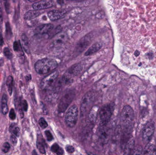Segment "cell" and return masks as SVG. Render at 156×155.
Masks as SVG:
<instances>
[{"label":"cell","instance_id":"6da1fadb","mask_svg":"<svg viewBox=\"0 0 156 155\" xmlns=\"http://www.w3.org/2000/svg\"><path fill=\"white\" fill-rule=\"evenodd\" d=\"M57 62L55 60L44 58L38 61L35 65V69L37 73L46 74L53 71L57 67Z\"/></svg>","mask_w":156,"mask_h":155},{"label":"cell","instance_id":"7a4b0ae2","mask_svg":"<svg viewBox=\"0 0 156 155\" xmlns=\"http://www.w3.org/2000/svg\"><path fill=\"white\" fill-rule=\"evenodd\" d=\"M115 104L113 102L108 103L101 107L99 112V117L101 124L106 126L110 120L115 108Z\"/></svg>","mask_w":156,"mask_h":155},{"label":"cell","instance_id":"3957f363","mask_svg":"<svg viewBox=\"0 0 156 155\" xmlns=\"http://www.w3.org/2000/svg\"><path fill=\"white\" fill-rule=\"evenodd\" d=\"M78 118V109L76 105H73L68 110L65 115V121L69 127L72 128L76 124Z\"/></svg>","mask_w":156,"mask_h":155},{"label":"cell","instance_id":"277c9868","mask_svg":"<svg viewBox=\"0 0 156 155\" xmlns=\"http://www.w3.org/2000/svg\"><path fill=\"white\" fill-rule=\"evenodd\" d=\"M75 97V93L72 91L66 92L60 100L58 106V111L59 113L65 111L68 106L71 104Z\"/></svg>","mask_w":156,"mask_h":155},{"label":"cell","instance_id":"5b68a950","mask_svg":"<svg viewBox=\"0 0 156 155\" xmlns=\"http://www.w3.org/2000/svg\"><path fill=\"white\" fill-rule=\"evenodd\" d=\"M134 118V112L132 108L127 105L124 107L121 114V121L124 127L132 126Z\"/></svg>","mask_w":156,"mask_h":155},{"label":"cell","instance_id":"8992f818","mask_svg":"<svg viewBox=\"0 0 156 155\" xmlns=\"http://www.w3.org/2000/svg\"><path fill=\"white\" fill-rule=\"evenodd\" d=\"M95 97V93L92 91H89L85 94L82 99L80 107V113L81 115L83 116L85 114L88 107L93 103Z\"/></svg>","mask_w":156,"mask_h":155},{"label":"cell","instance_id":"52a82bcc","mask_svg":"<svg viewBox=\"0 0 156 155\" xmlns=\"http://www.w3.org/2000/svg\"><path fill=\"white\" fill-rule=\"evenodd\" d=\"M58 76V72L57 71H54L44 78L41 81V88L43 90H47L50 88L54 86Z\"/></svg>","mask_w":156,"mask_h":155},{"label":"cell","instance_id":"ba28073f","mask_svg":"<svg viewBox=\"0 0 156 155\" xmlns=\"http://www.w3.org/2000/svg\"><path fill=\"white\" fill-rule=\"evenodd\" d=\"M154 124L153 122H148L144 127L142 131V139L145 143L150 141L154 132Z\"/></svg>","mask_w":156,"mask_h":155},{"label":"cell","instance_id":"9c48e42d","mask_svg":"<svg viewBox=\"0 0 156 155\" xmlns=\"http://www.w3.org/2000/svg\"><path fill=\"white\" fill-rule=\"evenodd\" d=\"M54 4L53 0H41L34 3L33 8L35 10H41L51 8Z\"/></svg>","mask_w":156,"mask_h":155},{"label":"cell","instance_id":"30bf717a","mask_svg":"<svg viewBox=\"0 0 156 155\" xmlns=\"http://www.w3.org/2000/svg\"><path fill=\"white\" fill-rule=\"evenodd\" d=\"M66 13V11L65 10H54L49 12L47 15L51 21H54L64 18L65 17Z\"/></svg>","mask_w":156,"mask_h":155},{"label":"cell","instance_id":"8fae6325","mask_svg":"<svg viewBox=\"0 0 156 155\" xmlns=\"http://www.w3.org/2000/svg\"><path fill=\"white\" fill-rule=\"evenodd\" d=\"M82 68L79 64H76L74 65L70 68L67 71L66 74L64 76V80L66 81L68 80L71 77L76 76L78 74H79V72L81 71Z\"/></svg>","mask_w":156,"mask_h":155},{"label":"cell","instance_id":"7c38bea8","mask_svg":"<svg viewBox=\"0 0 156 155\" xmlns=\"http://www.w3.org/2000/svg\"><path fill=\"white\" fill-rule=\"evenodd\" d=\"M54 26L51 24H43L37 27L35 30V32L37 34H46L53 30Z\"/></svg>","mask_w":156,"mask_h":155},{"label":"cell","instance_id":"4fadbf2b","mask_svg":"<svg viewBox=\"0 0 156 155\" xmlns=\"http://www.w3.org/2000/svg\"><path fill=\"white\" fill-rule=\"evenodd\" d=\"M135 148V140L133 137H130L123 147L124 154H130L133 152Z\"/></svg>","mask_w":156,"mask_h":155},{"label":"cell","instance_id":"5bb4252c","mask_svg":"<svg viewBox=\"0 0 156 155\" xmlns=\"http://www.w3.org/2000/svg\"><path fill=\"white\" fill-rule=\"evenodd\" d=\"M102 47V44L99 43H96L93 44L88 49L86 52L85 53V55L86 56H90L94 53L97 52Z\"/></svg>","mask_w":156,"mask_h":155},{"label":"cell","instance_id":"9a60e30c","mask_svg":"<svg viewBox=\"0 0 156 155\" xmlns=\"http://www.w3.org/2000/svg\"><path fill=\"white\" fill-rule=\"evenodd\" d=\"M40 12L39 10L30 11L27 12L25 13L24 15V19L26 20H30L33 19L38 17L40 15Z\"/></svg>","mask_w":156,"mask_h":155},{"label":"cell","instance_id":"2e32d148","mask_svg":"<svg viewBox=\"0 0 156 155\" xmlns=\"http://www.w3.org/2000/svg\"><path fill=\"white\" fill-rule=\"evenodd\" d=\"M144 155H156V147L153 144L147 143L143 150Z\"/></svg>","mask_w":156,"mask_h":155},{"label":"cell","instance_id":"e0dca14e","mask_svg":"<svg viewBox=\"0 0 156 155\" xmlns=\"http://www.w3.org/2000/svg\"><path fill=\"white\" fill-rule=\"evenodd\" d=\"M98 110V108L97 107L95 106L94 107L92 108L89 111L88 120H89L90 123H94L95 122L96 119L97 118Z\"/></svg>","mask_w":156,"mask_h":155},{"label":"cell","instance_id":"ac0fdd59","mask_svg":"<svg viewBox=\"0 0 156 155\" xmlns=\"http://www.w3.org/2000/svg\"><path fill=\"white\" fill-rule=\"evenodd\" d=\"M2 111L4 115H6L8 111V107L7 106V96L5 94H3L2 98Z\"/></svg>","mask_w":156,"mask_h":155},{"label":"cell","instance_id":"d6986e66","mask_svg":"<svg viewBox=\"0 0 156 155\" xmlns=\"http://www.w3.org/2000/svg\"><path fill=\"white\" fill-rule=\"evenodd\" d=\"M44 144V140H43L42 137H38L37 138V142H36V147L40 153L42 154H45L46 152Z\"/></svg>","mask_w":156,"mask_h":155},{"label":"cell","instance_id":"ffe728a7","mask_svg":"<svg viewBox=\"0 0 156 155\" xmlns=\"http://www.w3.org/2000/svg\"><path fill=\"white\" fill-rule=\"evenodd\" d=\"M22 43L25 51L26 53H29V41L28 38L25 34H23L21 37Z\"/></svg>","mask_w":156,"mask_h":155},{"label":"cell","instance_id":"44dd1931","mask_svg":"<svg viewBox=\"0 0 156 155\" xmlns=\"http://www.w3.org/2000/svg\"><path fill=\"white\" fill-rule=\"evenodd\" d=\"M13 82V78L11 76H8L6 80V85H7V89L10 96H11L12 93Z\"/></svg>","mask_w":156,"mask_h":155},{"label":"cell","instance_id":"7402d4cb","mask_svg":"<svg viewBox=\"0 0 156 155\" xmlns=\"http://www.w3.org/2000/svg\"><path fill=\"white\" fill-rule=\"evenodd\" d=\"M51 150L53 152H54L57 155H63L64 154V150H63V149L60 147L56 143H54L52 146Z\"/></svg>","mask_w":156,"mask_h":155},{"label":"cell","instance_id":"603a6c76","mask_svg":"<svg viewBox=\"0 0 156 155\" xmlns=\"http://www.w3.org/2000/svg\"><path fill=\"white\" fill-rule=\"evenodd\" d=\"M13 49L15 51L19 53L21 55H23L22 45L19 41H16L13 43Z\"/></svg>","mask_w":156,"mask_h":155},{"label":"cell","instance_id":"cb8c5ba5","mask_svg":"<svg viewBox=\"0 0 156 155\" xmlns=\"http://www.w3.org/2000/svg\"><path fill=\"white\" fill-rule=\"evenodd\" d=\"M5 34H6V38L7 39L10 40L12 38V32L11 25L9 22H6L5 23Z\"/></svg>","mask_w":156,"mask_h":155},{"label":"cell","instance_id":"d4e9b609","mask_svg":"<svg viewBox=\"0 0 156 155\" xmlns=\"http://www.w3.org/2000/svg\"><path fill=\"white\" fill-rule=\"evenodd\" d=\"M10 149V145L8 142L3 143L2 146V150L3 153H6L9 151Z\"/></svg>","mask_w":156,"mask_h":155},{"label":"cell","instance_id":"484cf974","mask_svg":"<svg viewBox=\"0 0 156 155\" xmlns=\"http://www.w3.org/2000/svg\"><path fill=\"white\" fill-rule=\"evenodd\" d=\"M3 53L5 57L8 59H11L12 58V54L8 48H5L3 50Z\"/></svg>","mask_w":156,"mask_h":155},{"label":"cell","instance_id":"4316f807","mask_svg":"<svg viewBox=\"0 0 156 155\" xmlns=\"http://www.w3.org/2000/svg\"><path fill=\"white\" fill-rule=\"evenodd\" d=\"M5 8L7 14H9L10 12V4L9 0H3Z\"/></svg>","mask_w":156,"mask_h":155},{"label":"cell","instance_id":"83f0119b","mask_svg":"<svg viewBox=\"0 0 156 155\" xmlns=\"http://www.w3.org/2000/svg\"><path fill=\"white\" fill-rule=\"evenodd\" d=\"M39 124L42 128H46L47 127V123L43 118H41L39 120Z\"/></svg>","mask_w":156,"mask_h":155},{"label":"cell","instance_id":"f1b7e54d","mask_svg":"<svg viewBox=\"0 0 156 155\" xmlns=\"http://www.w3.org/2000/svg\"><path fill=\"white\" fill-rule=\"evenodd\" d=\"M142 148L140 146H137V147L134 148L133 150V154H142Z\"/></svg>","mask_w":156,"mask_h":155},{"label":"cell","instance_id":"f546056e","mask_svg":"<svg viewBox=\"0 0 156 155\" xmlns=\"http://www.w3.org/2000/svg\"><path fill=\"white\" fill-rule=\"evenodd\" d=\"M9 116L10 118L12 120L15 119L16 116L15 112L14 110L13 109H11L10 112H9Z\"/></svg>","mask_w":156,"mask_h":155},{"label":"cell","instance_id":"4dcf8cb0","mask_svg":"<svg viewBox=\"0 0 156 155\" xmlns=\"http://www.w3.org/2000/svg\"><path fill=\"white\" fill-rule=\"evenodd\" d=\"M14 135H15L16 137H19L20 136V130L18 127H16L12 130Z\"/></svg>","mask_w":156,"mask_h":155},{"label":"cell","instance_id":"1f68e13d","mask_svg":"<svg viewBox=\"0 0 156 155\" xmlns=\"http://www.w3.org/2000/svg\"><path fill=\"white\" fill-rule=\"evenodd\" d=\"M46 136L47 139L48 141H51L53 139V137L52 134L49 130H46L45 132Z\"/></svg>","mask_w":156,"mask_h":155},{"label":"cell","instance_id":"d6a6232c","mask_svg":"<svg viewBox=\"0 0 156 155\" xmlns=\"http://www.w3.org/2000/svg\"><path fill=\"white\" fill-rule=\"evenodd\" d=\"M10 139H11V142H12L13 145L16 146L17 143V138L16 137V136L14 135H12V136H11Z\"/></svg>","mask_w":156,"mask_h":155},{"label":"cell","instance_id":"836d02e7","mask_svg":"<svg viewBox=\"0 0 156 155\" xmlns=\"http://www.w3.org/2000/svg\"><path fill=\"white\" fill-rule=\"evenodd\" d=\"M22 107L24 111H26L28 109V104H27V101L26 100H23L22 102Z\"/></svg>","mask_w":156,"mask_h":155},{"label":"cell","instance_id":"e575fe53","mask_svg":"<svg viewBox=\"0 0 156 155\" xmlns=\"http://www.w3.org/2000/svg\"><path fill=\"white\" fill-rule=\"evenodd\" d=\"M65 149L69 153H73L75 151V148H74V147L71 146H69V145L67 146L66 147Z\"/></svg>","mask_w":156,"mask_h":155},{"label":"cell","instance_id":"d590c367","mask_svg":"<svg viewBox=\"0 0 156 155\" xmlns=\"http://www.w3.org/2000/svg\"><path fill=\"white\" fill-rule=\"evenodd\" d=\"M3 22V14L2 8L0 7V27H2Z\"/></svg>","mask_w":156,"mask_h":155},{"label":"cell","instance_id":"8d00e7d4","mask_svg":"<svg viewBox=\"0 0 156 155\" xmlns=\"http://www.w3.org/2000/svg\"><path fill=\"white\" fill-rule=\"evenodd\" d=\"M4 44L3 38L2 34H0V46H2Z\"/></svg>","mask_w":156,"mask_h":155},{"label":"cell","instance_id":"74e56055","mask_svg":"<svg viewBox=\"0 0 156 155\" xmlns=\"http://www.w3.org/2000/svg\"><path fill=\"white\" fill-rule=\"evenodd\" d=\"M4 61L2 59H0V66H2L3 64Z\"/></svg>","mask_w":156,"mask_h":155},{"label":"cell","instance_id":"f35d334b","mask_svg":"<svg viewBox=\"0 0 156 155\" xmlns=\"http://www.w3.org/2000/svg\"><path fill=\"white\" fill-rule=\"evenodd\" d=\"M28 1L30 2H36L37 1L38 2V1H39V0H27Z\"/></svg>","mask_w":156,"mask_h":155},{"label":"cell","instance_id":"ab89813d","mask_svg":"<svg viewBox=\"0 0 156 155\" xmlns=\"http://www.w3.org/2000/svg\"><path fill=\"white\" fill-rule=\"evenodd\" d=\"M68 1H82L84 0H68Z\"/></svg>","mask_w":156,"mask_h":155}]
</instances>
